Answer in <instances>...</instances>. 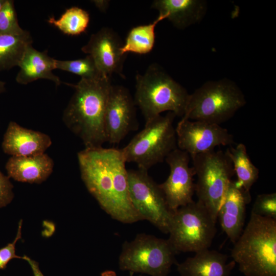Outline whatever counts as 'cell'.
I'll list each match as a JSON object with an SVG mask.
<instances>
[{"instance_id": "1", "label": "cell", "mask_w": 276, "mask_h": 276, "mask_svg": "<svg viewBox=\"0 0 276 276\" xmlns=\"http://www.w3.org/2000/svg\"><path fill=\"white\" fill-rule=\"evenodd\" d=\"M77 157L84 185L106 213L123 223L143 220L130 200L126 163L121 149L85 148Z\"/></svg>"}, {"instance_id": "2", "label": "cell", "mask_w": 276, "mask_h": 276, "mask_svg": "<svg viewBox=\"0 0 276 276\" xmlns=\"http://www.w3.org/2000/svg\"><path fill=\"white\" fill-rule=\"evenodd\" d=\"M75 92L63 111V121L83 143L85 148L101 147L107 142L104 118L112 84L109 77L82 79L66 83Z\"/></svg>"}, {"instance_id": "3", "label": "cell", "mask_w": 276, "mask_h": 276, "mask_svg": "<svg viewBox=\"0 0 276 276\" xmlns=\"http://www.w3.org/2000/svg\"><path fill=\"white\" fill-rule=\"evenodd\" d=\"M231 256L245 276H276V220L251 213Z\"/></svg>"}, {"instance_id": "4", "label": "cell", "mask_w": 276, "mask_h": 276, "mask_svg": "<svg viewBox=\"0 0 276 276\" xmlns=\"http://www.w3.org/2000/svg\"><path fill=\"white\" fill-rule=\"evenodd\" d=\"M190 94L156 64H152L143 75L136 76L134 102L145 122L160 115L173 112L182 117Z\"/></svg>"}, {"instance_id": "5", "label": "cell", "mask_w": 276, "mask_h": 276, "mask_svg": "<svg viewBox=\"0 0 276 276\" xmlns=\"http://www.w3.org/2000/svg\"><path fill=\"white\" fill-rule=\"evenodd\" d=\"M246 104L244 95L228 79L210 81L190 94L181 119L220 125Z\"/></svg>"}, {"instance_id": "6", "label": "cell", "mask_w": 276, "mask_h": 276, "mask_svg": "<svg viewBox=\"0 0 276 276\" xmlns=\"http://www.w3.org/2000/svg\"><path fill=\"white\" fill-rule=\"evenodd\" d=\"M175 117L173 112H168L145 122L144 129L121 149L126 163H134L138 169L148 171L165 160L177 148L173 125Z\"/></svg>"}, {"instance_id": "7", "label": "cell", "mask_w": 276, "mask_h": 276, "mask_svg": "<svg viewBox=\"0 0 276 276\" xmlns=\"http://www.w3.org/2000/svg\"><path fill=\"white\" fill-rule=\"evenodd\" d=\"M191 158L197 178L195 191L197 201L217 221L219 210L235 174L232 160L226 150H214Z\"/></svg>"}, {"instance_id": "8", "label": "cell", "mask_w": 276, "mask_h": 276, "mask_svg": "<svg viewBox=\"0 0 276 276\" xmlns=\"http://www.w3.org/2000/svg\"><path fill=\"white\" fill-rule=\"evenodd\" d=\"M216 221L199 201L173 212L168 239L176 252H198L209 248L217 232Z\"/></svg>"}, {"instance_id": "9", "label": "cell", "mask_w": 276, "mask_h": 276, "mask_svg": "<svg viewBox=\"0 0 276 276\" xmlns=\"http://www.w3.org/2000/svg\"><path fill=\"white\" fill-rule=\"evenodd\" d=\"M176 254L168 239L140 234L123 244L119 266L121 270L131 273L167 276L176 262Z\"/></svg>"}, {"instance_id": "10", "label": "cell", "mask_w": 276, "mask_h": 276, "mask_svg": "<svg viewBox=\"0 0 276 276\" xmlns=\"http://www.w3.org/2000/svg\"><path fill=\"white\" fill-rule=\"evenodd\" d=\"M128 182L131 203L143 220H147L162 232L168 234L173 212L164 194L148 171L128 170Z\"/></svg>"}, {"instance_id": "11", "label": "cell", "mask_w": 276, "mask_h": 276, "mask_svg": "<svg viewBox=\"0 0 276 276\" xmlns=\"http://www.w3.org/2000/svg\"><path fill=\"white\" fill-rule=\"evenodd\" d=\"M175 131L177 148L191 158L214 150L217 146L229 147L234 144L233 135L218 124L181 119Z\"/></svg>"}, {"instance_id": "12", "label": "cell", "mask_w": 276, "mask_h": 276, "mask_svg": "<svg viewBox=\"0 0 276 276\" xmlns=\"http://www.w3.org/2000/svg\"><path fill=\"white\" fill-rule=\"evenodd\" d=\"M190 156L178 148L165 158L170 167L167 179L159 184L166 202L172 212L193 201L195 191V173L190 167Z\"/></svg>"}, {"instance_id": "13", "label": "cell", "mask_w": 276, "mask_h": 276, "mask_svg": "<svg viewBox=\"0 0 276 276\" xmlns=\"http://www.w3.org/2000/svg\"><path fill=\"white\" fill-rule=\"evenodd\" d=\"M135 105L127 88L112 85L104 118L107 142L118 144L129 132L139 128Z\"/></svg>"}, {"instance_id": "14", "label": "cell", "mask_w": 276, "mask_h": 276, "mask_svg": "<svg viewBox=\"0 0 276 276\" xmlns=\"http://www.w3.org/2000/svg\"><path fill=\"white\" fill-rule=\"evenodd\" d=\"M122 45L117 33L104 27L92 34L81 50L92 57L103 75L109 77L112 74H117L123 77L122 69L126 55L121 51Z\"/></svg>"}, {"instance_id": "15", "label": "cell", "mask_w": 276, "mask_h": 276, "mask_svg": "<svg viewBox=\"0 0 276 276\" xmlns=\"http://www.w3.org/2000/svg\"><path fill=\"white\" fill-rule=\"evenodd\" d=\"M250 200V192H246L232 180L219 210L217 218L223 231L233 243L243 232L246 205Z\"/></svg>"}, {"instance_id": "16", "label": "cell", "mask_w": 276, "mask_h": 276, "mask_svg": "<svg viewBox=\"0 0 276 276\" xmlns=\"http://www.w3.org/2000/svg\"><path fill=\"white\" fill-rule=\"evenodd\" d=\"M51 144L48 135L11 121L4 135L2 147L4 153L12 156H27L44 153Z\"/></svg>"}, {"instance_id": "17", "label": "cell", "mask_w": 276, "mask_h": 276, "mask_svg": "<svg viewBox=\"0 0 276 276\" xmlns=\"http://www.w3.org/2000/svg\"><path fill=\"white\" fill-rule=\"evenodd\" d=\"M227 259L226 255L208 248L177 264V269L181 276H231L236 263Z\"/></svg>"}, {"instance_id": "18", "label": "cell", "mask_w": 276, "mask_h": 276, "mask_svg": "<svg viewBox=\"0 0 276 276\" xmlns=\"http://www.w3.org/2000/svg\"><path fill=\"white\" fill-rule=\"evenodd\" d=\"M54 167L53 159L47 154L11 156L5 168L8 176L14 180L30 183H40L51 174Z\"/></svg>"}, {"instance_id": "19", "label": "cell", "mask_w": 276, "mask_h": 276, "mask_svg": "<svg viewBox=\"0 0 276 276\" xmlns=\"http://www.w3.org/2000/svg\"><path fill=\"white\" fill-rule=\"evenodd\" d=\"M55 59L48 55V51H39L32 44L27 48L18 66L20 70L16 82L20 84H28L40 79H45L54 82L56 86L61 83L60 78L52 71L55 69Z\"/></svg>"}, {"instance_id": "20", "label": "cell", "mask_w": 276, "mask_h": 276, "mask_svg": "<svg viewBox=\"0 0 276 276\" xmlns=\"http://www.w3.org/2000/svg\"><path fill=\"white\" fill-rule=\"evenodd\" d=\"M151 6L178 29L199 22L206 11L205 2L199 0H156Z\"/></svg>"}, {"instance_id": "21", "label": "cell", "mask_w": 276, "mask_h": 276, "mask_svg": "<svg viewBox=\"0 0 276 276\" xmlns=\"http://www.w3.org/2000/svg\"><path fill=\"white\" fill-rule=\"evenodd\" d=\"M226 151L237 176L235 183L246 192H250L252 186L258 179L259 170L251 162L245 145L239 143L235 147L231 146Z\"/></svg>"}, {"instance_id": "22", "label": "cell", "mask_w": 276, "mask_h": 276, "mask_svg": "<svg viewBox=\"0 0 276 276\" xmlns=\"http://www.w3.org/2000/svg\"><path fill=\"white\" fill-rule=\"evenodd\" d=\"M32 43L30 33L0 34V71L18 66L28 47Z\"/></svg>"}, {"instance_id": "23", "label": "cell", "mask_w": 276, "mask_h": 276, "mask_svg": "<svg viewBox=\"0 0 276 276\" xmlns=\"http://www.w3.org/2000/svg\"><path fill=\"white\" fill-rule=\"evenodd\" d=\"M166 18V15L159 14L153 22L132 28L121 48L122 53L123 55L128 53L145 54L151 52L155 44L156 26Z\"/></svg>"}, {"instance_id": "24", "label": "cell", "mask_w": 276, "mask_h": 276, "mask_svg": "<svg viewBox=\"0 0 276 276\" xmlns=\"http://www.w3.org/2000/svg\"><path fill=\"white\" fill-rule=\"evenodd\" d=\"M89 19L87 11L78 7H72L66 9L59 19L51 17L48 21L64 34L74 36L85 31Z\"/></svg>"}, {"instance_id": "25", "label": "cell", "mask_w": 276, "mask_h": 276, "mask_svg": "<svg viewBox=\"0 0 276 276\" xmlns=\"http://www.w3.org/2000/svg\"><path fill=\"white\" fill-rule=\"evenodd\" d=\"M55 69L72 73L82 79H95L104 76L99 71L92 57L88 55L84 58L76 60L55 59Z\"/></svg>"}, {"instance_id": "26", "label": "cell", "mask_w": 276, "mask_h": 276, "mask_svg": "<svg viewBox=\"0 0 276 276\" xmlns=\"http://www.w3.org/2000/svg\"><path fill=\"white\" fill-rule=\"evenodd\" d=\"M25 31L18 24L14 2L5 0L0 10V34L18 35Z\"/></svg>"}, {"instance_id": "27", "label": "cell", "mask_w": 276, "mask_h": 276, "mask_svg": "<svg viewBox=\"0 0 276 276\" xmlns=\"http://www.w3.org/2000/svg\"><path fill=\"white\" fill-rule=\"evenodd\" d=\"M251 213L276 220V193L258 195L252 205Z\"/></svg>"}, {"instance_id": "28", "label": "cell", "mask_w": 276, "mask_h": 276, "mask_svg": "<svg viewBox=\"0 0 276 276\" xmlns=\"http://www.w3.org/2000/svg\"><path fill=\"white\" fill-rule=\"evenodd\" d=\"M22 221L20 220L18 223V229L14 240L6 246L0 249V269H5L8 262L13 259H22L15 252V246L17 242L21 237V227Z\"/></svg>"}, {"instance_id": "29", "label": "cell", "mask_w": 276, "mask_h": 276, "mask_svg": "<svg viewBox=\"0 0 276 276\" xmlns=\"http://www.w3.org/2000/svg\"><path fill=\"white\" fill-rule=\"evenodd\" d=\"M13 186L9 177L0 171V208L9 204L14 197Z\"/></svg>"}, {"instance_id": "30", "label": "cell", "mask_w": 276, "mask_h": 276, "mask_svg": "<svg viewBox=\"0 0 276 276\" xmlns=\"http://www.w3.org/2000/svg\"><path fill=\"white\" fill-rule=\"evenodd\" d=\"M22 259L29 263L34 276H44L40 269L38 263L36 261L25 255L22 257Z\"/></svg>"}, {"instance_id": "31", "label": "cell", "mask_w": 276, "mask_h": 276, "mask_svg": "<svg viewBox=\"0 0 276 276\" xmlns=\"http://www.w3.org/2000/svg\"><path fill=\"white\" fill-rule=\"evenodd\" d=\"M93 3L101 11H105L109 6L108 1H93Z\"/></svg>"}, {"instance_id": "32", "label": "cell", "mask_w": 276, "mask_h": 276, "mask_svg": "<svg viewBox=\"0 0 276 276\" xmlns=\"http://www.w3.org/2000/svg\"><path fill=\"white\" fill-rule=\"evenodd\" d=\"M101 276H117L116 273L112 270H106L101 273Z\"/></svg>"}, {"instance_id": "33", "label": "cell", "mask_w": 276, "mask_h": 276, "mask_svg": "<svg viewBox=\"0 0 276 276\" xmlns=\"http://www.w3.org/2000/svg\"><path fill=\"white\" fill-rule=\"evenodd\" d=\"M5 83L0 81V94L5 91Z\"/></svg>"}, {"instance_id": "34", "label": "cell", "mask_w": 276, "mask_h": 276, "mask_svg": "<svg viewBox=\"0 0 276 276\" xmlns=\"http://www.w3.org/2000/svg\"><path fill=\"white\" fill-rule=\"evenodd\" d=\"M5 0H0V10L1 8L2 7Z\"/></svg>"}]
</instances>
